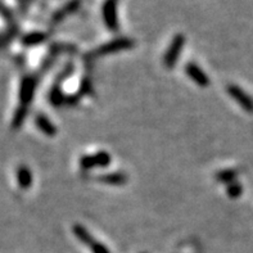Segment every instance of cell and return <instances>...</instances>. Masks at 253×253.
I'll return each mask as SVG.
<instances>
[{"mask_svg":"<svg viewBox=\"0 0 253 253\" xmlns=\"http://www.w3.org/2000/svg\"><path fill=\"white\" fill-rule=\"evenodd\" d=\"M135 42L130 38H117L113 39L111 42H106V44L100 45L96 49H94L91 53L89 54V59H93V58H99L104 57L107 54H112V53H117V51L127 50V49L134 48Z\"/></svg>","mask_w":253,"mask_h":253,"instance_id":"cell-1","label":"cell"},{"mask_svg":"<svg viewBox=\"0 0 253 253\" xmlns=\"http://www.w3.org/2000/svg\"><path fill=\"white\" fill-rule=\"evenodd\" d=\"M119 3L120 0H104L102 6L103 22L107 29L112 32H117L120 30Z\"/></svg>","mask_w":253,"mask_h":253,"instance_id":"cell-2","label":"cell"},{"mask_svg":"<svg viewBox=\"0 0 253 253\" xmlns=\"http://www.w3.org/2000/svg\"><path fill=\"white\" fill-rule=\"evenodd\" d=\"M184 45H185V36L183 34H176L173 36L172 42L169 45L164 57V64L167 70H172L175 67L177 59H179L180 54L183 51Z\"/></svg>","mask_w":253,"mask_h":253,"instance_id":"cell-3","label":"cell"},{"mask_svg":"<svg viewBox=\"0 0 253 253\" xmlns=\"http://www.w3.org/2000/svg\"><path fill=\"white\" fill-rule=\"evenodd\" d=\"M111 154L108 152L99 151L94 154L83 156L80 160V167L84 171L91 170L94 167H107L111 165Z\"/></svg>","mask_w":253,"mask_h":253,"instance_id":"cell-4","label":"cell"},{"mask_svg":"<svg viewBox=\"0 0 253 253\" xmlns=\"http://www.w3.org/2000/svg\"><path fill=\"white\" fill-rule=\"evenodd\" d=\"M226 91L231 96V99H234L246 112L253 113V98L250 94L234 84H229L226 86Z\"/></svg>","mask_w":253,"mask_h":253,"instance_id":"cell-5","label":"cell"},{"mask_svg":"<svg viewBox=\"0 0 253 253\" xmlns=\"http://www.w3.org/2000/svg\"><path fill=\"white\" fill-rule=\"evenodd\" d=\"M36 89V79L32 76L25 77L21 83V89H19V100L21 106L19 108L29 109V104L31 103L34 94Z\"/></svg>","mask_w":253,"mask_h":253,"instance_id":"cell-6","label":"cell"},{"mask_svg":"<svg viewBox=\"0 0 253 253\" xmlns=\"http://www.w3.org/2000/svg\"><path fill=\"white\" fill-rule=\"evenodd\" d=\"M185 72L186 75L189 76L190 80L194 81L198 86L207 87L210 85L209 76H207L205 71L199 67L198 64L194 63V62H189V63L185 64Z\"/></svg>","mask_w":253,"mask_h":253,"instance_id":"cell-7","label":"cell"},{"mask_svg":"<svg viewBox=\"0 0 253 253\" xmlns=\"http://www.w3.org/2000/svg\"><path fill=\"white\" fill-rule=\"evenodd\" d=\"M80 5H81V0H70L68 3L64 4L62 8H59V9L53 14V17H51V22L53 23L62 22L66 17H68L70 14L76 12V10L80 8Z\"/></svg>","mask_w":253,"mask_h":253,"instance_id":"cell-8","label":"cell"},{"mask_svg":"<svg viewBox=\"0 0 253 253\" xmlns=\"http://www.w3.org/2000/svg\"><path fill=\"white\" fill-rule=\"evenodd\" d=\"M96 180L99 183L108 184V185H124L127 183V175L124 172H109V173H103L100 176L96 177Z\"/></svg>","mask_w":253,"mask_h":253,"instance_id":"cell-9","label":"cell"},{"mask_svg":"<svg viewBox=\"0 0 253 253\" xmlns=\"http://www.w3.org/2000/svg\"><path fill=\"white\" fill-rule=\"evenodd\" d=\"M35 125L38 126V128L42 132V134L48 135V136H54L58 131L57 127L54 126V124H53L46 116L42 115V113H39L35 117Z\"/></svg>","mask_w":253,"mask_h":253,"instance_id":"cell-10","label":"cell"},{"mask_svg":"<svg viewBox=\"0 0 253 253\" xmlns=\"http://www.w3.org/2000/svg\"><path fill=\"white\" fill-rule=\"evenodd\" d=\"M17 181L22 189H29L32 184V173L27 166H19L17 169Z\"/></svg>","mask_w":253,"mask_h":253,"instance_id":"cell-11","label":"cell"},{"mask_svg":"<svg viewBox=\"0 0 253 253\" xmlns=\"http://www.w3.org/2000/svg\"><path fill=\"white\" fill-rule=\"evenodd\" d=\"M72 231H74L75 237L79 239V241L81 242L83 244H85V246H91V244L95 242V239L93 238V235L90 234L89 231L86 230V229L84 228L83 225H74V228H72Z\"/></svg>","mask_w":253,"mask_h":253,"instance_id":"cell-12","label":"cell"},{"mask_svg":"<svg viewBox=\"0 0 253 253\" xmlns=\"http://www.w3.org/2000/svg\"><path fill=\"white\" fill-rule=\"evenodd\" d=\"M239 176V171L237 169H228V170H222V171H218L216 173V181L217 183H222V184H231V183H235V180L237 177Z\"/></svg>","mask_w":253,"mask_h":253,"instance_id":"cell-13","label":"cell"},{"mask_svg":"<svg viewBox=\"0 0 253 253\" xmlns=\"http://www.w3.org/2000/svg\"><path fill=\"white\" fill-rule=\"evenodd\" d=\"M48 38L46 34L44 32H31V34H27L25 38L22 39V42L26 46H35V45L42 44V42H45V39Z\"/></svg>","mask_w":253,"mask_h":253,"instance_id":"cell-14","label":"cell"},{"mask_svg":"<svg viewBox=\"0 0 253 253\" xmlns=\"http://www.w3.org/2000/svg\"><path fill=\"white\" fill-rule=\"evenodd\" d=\"M49 99H50V103L53 104V106L59 107L67 102V96L62 93L61 87L57 85V86H53V89H51L50 95H49Z\"/></svg>","mask_w":253,"mask_h":253,"instance_id":"cell-15","label":"cell"},{"mask_svg":"<svg viewBox=\"0 0 253 253\" xmlns=\"http://www.w3.org/2000/svg\"><path fill=\"white\" fill-rule=\"evenodd\" d=\"M226 193H228V196L230 198H238V197L242 196V193H243V186L241 185L239 183H231L228 185V189H226Z\"/></svg>","mask_w":253,"mask_h":253,"instance_id":"cell-16","label":"cell"},{"mask_svg":"<svg viewBox=\"0 0 253 253\" xmlns=\"http://www.w3.org/2000/svg\"><path fill=\"white\" fill-rule=\"evenodd\" d=\"M93 91V85H91V81L90 79L85 77L81 83V87H80V95H87V94H91Z\"/></svg>","mask_w":253,"mask_h":253,"instance_id":"cell-17","label":"cell"},{"mask_svg":"<svg viewBox=\"0 0 253 253\" xmlns=\"http://www.w3.org/2000/svg\"><path fill=\"white\" fill-rule=\"evenodd\" d=\"M90 248H91V252L93 253H111V251H109L104 244L99 243V242L96 241L90 246Z\"/></svg>","mask_w":253,"mask_h":253,"instance_id":"cell-18","label":"cell"}]
</instances>
